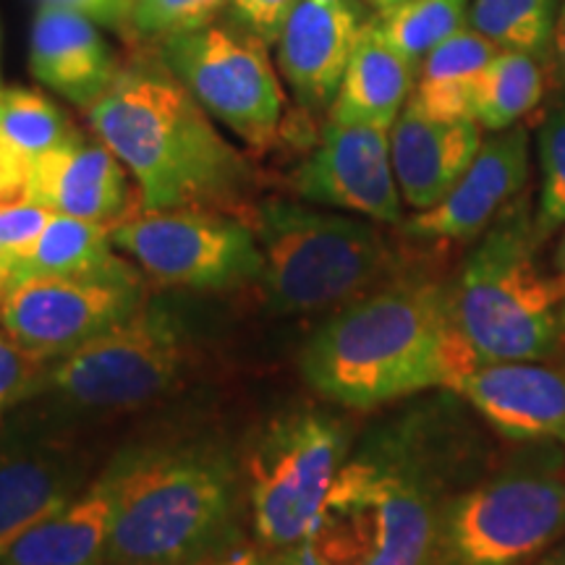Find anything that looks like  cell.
<instances>
[{
    "label": "cell",
    "mask_w": 565,
    "mask_h": 565,
    "mask_svg": "<svg viewBox=\"0 0 565 565\" xmlns=\"http://www.w3.org/2000/svg\"><path fill=\"white\" fill-rule=\"evenodd\" d=\"M242 221L263 252V280L280 312H317L362 296L391 270L377 225L301 204L254 202Z\"/></svg>",
    "instance_id": "7"
},
{
    "label": "cell",
    "mask_w": 565,
    "mask_h": 565,
    "mask_svg": "<svg viewBox=\"0 0 565 565\" xmlns=\"http://www.w3.org/2000/svg\"><path fill=\"white\" fill-rule=\"evenodd\" d=\"M296 6L299 0H231L228 21L270 47L278 45L282 26L291 19Z\"/></svg>",
    "instance_id": "33"
},
{
    "label": "cell",
    "mask_w": 565,
    "mask_h": 565,
    "mask_svg": "<svg viewBox=\"0 0 565 565\" xmlns=\"http://www.w3.org/2000/svg\"><path fill=\"white\" fill-rule=\"evenodd\" d=\"M362 26L353 0H299L278 40V66L303 110L333 105Z\"/></svg>",
    "instance_id": "17"
},
{
    "label": "cell",
    "mask_w": 565,
    "mask_h": 565,
    "mask_svg": "<svg viewBox=\"0 0 565 565\" xmlns=\"http://www.w3.org/2000/svg\"><path fill=\"white\" fill-rule=\"evenodd\" d=\"M116 484L110 469L45 521L26 529L0 565H103L108 561Z\"/></svg>",
    "instance_id": "20"
},
{
    "label": "cell",
    "mask_w": 565,
    "mask_h": 565,
    "mask_svg": "<svg viewBox=\"0 0 565 565\" xmlns=\"http://www.w3.org/2000/svg\"><path fill=\"white\" fill-rule=\"evenodd\" d=\"M466 19L469 0H398L385 6L372 24L419 68L440 42L463 30Z\"/></svg>",
    "instance_id": "26"
},
{
    "label": "cell",
    "mask_w": 565,
    "mask_h": 565,
    "mask_svg": "<svg viewBox=\"0 0 565 565\" xmlns=\"http://www.w3.org/2000/svg\"><path fill=\"white\" fill-rule=\"evenodd\" d=\"M202 565H270V561L259 557L252 550H236V553H228L223 557H212V561L202 563Z\"/></svg>",
    "instance_id": "39"
},
{
    "label": "cell",
    "mask_w": 565,
    "mask_h": 565,
    "mask_svg": "<svg viewBox=\"0 0 565 565\" xmlns=\"http://www.w3.org/2000/svg\"><path fill=\"white\" fill-rule=\"evenodd\" d=\"M110 228L103 223L53 212L51 223L42 231L40 242L26 263L19 267L17 278L26 275H89L100 273L116 263Z\"/></svg>",
    "instance_id": "25"
},
{
    "label": "cell",
    "mask_w": 565,
    "mask_h": 565,
    "mask_svg": "<svg viewBox=\"0 0 565 565\" xmlns=\"http://www.w3.org/2000/svg\"><path fill=\"white\" fill-rule=\"evenodd\" d=\"M76 129L68 124L53 100L34 89H0V139L11 145L21 158L38 160L40 154L55 150L74 137Z\"/></svg>",
    "instance_id": "28"
},
{
    "label": "cell",
    "mask_w": 565,
    "mask_h": 565,
    "mask_svg": "<svg viewBox=\"0 0 565 565\" xmlns=\"http://www.w3.org/2000/svg\"><path fill=\"white\" fill-rule=\"evenodd\" d=\"M542 196L534 215L536 242H545L565 225V105L555 108L540 131Z\"/></svg>",
    "instance_id": "30"
},
{
    "label": "cell",
    "mask_w": 565,
    "mask_h": 565,
    "mask_svg": "<svg viewBox=\"0 0 565 565\" xmlns=\"http://www.w3.org/2000/svg\"><path fill=\"white\" fill-rule=\"evenodd\" d=\"M387 131L372 124L328 121L320 145L294 173V192L312 204L401 225L404 210Z\"/></svg>",
    "instance_id": "13"
},
{
    "label": "cell",
    "mask_w": 565,
    "mask_h": 565,
    "mask_svg": "<svg viewBox=\"0 0 565 565\" xmlns=\"http://www.w3.org/2000/svg\"><path fill=\"white\" fill-rule=\"evenodd\" d=\"M11 282H13V270H11V265L6 263L3 257H0V299H3V294L9 291Z\"/></svg>",
    "instance_id": "41"
},
{
    "label": "cell",
    "mask_w": 565,
    "mask_h": 565,
    "mask_svg": "<svg viewBox=\"0 0 565 565\" xmlns=\"http://www.w3.org/2000/svg\"><path fill=\"white\" fill-rule=\"evenodd\" d=\"M547 58L524 51H500L479 79L475 118L482 129L505 131L540 105L547 89Z\"/></svg>",
    "instance_id": "24"
},
{
    "label": "cell",
    "mask_w": 565,
    "mask_h": 565,
    "mask_svg": "<svg viewBox=\"0 0 565 565\" xmlns=\"http://www.w3.org/2000/svg\"><path fill=\"white\" fill-rule=\"evenodd\" d=\"M110 565H202L236 534L238 479L223 450H145L110 466Z\"/></svg>",
    "instance_id": "4"
},
{
    "label": "cell",
    "mask_w": 565,
    "mask_h": 565,
    "mask_svg": "<svg viewBox=\"0 0 565 565\" xmlns=\"http://www.w3.org/2000/svg\"><path fill=\"white\" fill-rule=\"evenodd\" d=\"M482 450L456 406L398 416L345 458L307 540L330 565H433L443 508L477 477Z\"/></svg>",
    "instance_id": "1"
},
{
    "label": "cell",
    "mask_w": 565,
    "mask_h": 565,
    "mask_svg": "<svg viewBox=\"0 0 565 565\" xmlns=\"http://www.w3.org/2000/svg\"><path fill=\"white\" fill-rule=\"evenodd\" d=\"M270 565H330V563L322 561V555L312 547V542L303 540L299 545L282 547L280 553L273 557Z\"/></svg>",
    "instance_id": "37"
},
{
    "label": "cell",
    "mask_w": 565,
    "mask_h": 565,
    "mask_svg": "<svg viewBox=\"0 0 565 565\" xmlns=\"http://www.w3.org/2000/svg\"><path fill=\"white\" fill-rule=\"evenodd\" d=\"M186 338L171 309L145 301L137 312L47 364L42 391L76 408L110 412L158 398L179 377Z\"/></svg>",
    "instance_id": "9"
},
{
    "label": "cell",
    "mask_w": 565,
    "mask_h": 565,
    "mask_svg": "<svg viewBox=\"0 0 565 565\" xmlns=\"http://www.w3.org/2000/svg\"><path fill=\"white\" fill-rule=\"evenodd\" d=\"M547 84L555 89L557 97H563V105H565V0L555 17L553 40H550Z\"/></svg>",
    "instance_id": "36"
},
{
    "label": "cell",
    "mask_w": 565,
    "mask_h": 565,
    "mask_svg": "<svg viewBox=\"0 0 565 565\" xmlns=\"http://www.w3.org/2000/svg\"><path fill=\"white\" fill-rule=\"evenodd\" d=\"M0 89H3V84H0Z\"/></svg>",
    "instance_id": "43"
},
{
    "label": "cell",
    "mask_w": 565,
    "mask_h": 565,
    "mask_svg": "<svg viewBox=\"0 0 565 565\" xmlns=\"http://www.w3.org/2000/svg\"><path fill=\"white\" fill-rule=\"evenodd\" d=\"M231 0H137L134 3L129 45H160L175 34L202 30L228 11Z\"/></svg>",
    "instance_id": "29"
},
{
    "label": "cell",
    "mask_w": 565,
    "mask_h": 565,
    "mask_svg": "<svg viewBox=\"0 0 565 565\" xmlns=\"http://www.w3.org/2000/svg\"><path fill=\"white\" fill-rule=\"evenodd\" d=\"M482 147V126L475 118L437 121L412 105L391 129V158L401 196L416 212L435 207L461 181Z\"/></svg>",
    "instance_id": "18"
},
{
    "label": "cell",
    "mask_w": 565,
    "mask_h": 565,
    "mask_svg": "<svg viewBox=\"0 0 565 565\" xmlns=\"http://www.w3.org/2000/svg\"><path fill=\"white\" fill-rule=\"evenodd\" d=\"M372 3H377L380 9H385V6H393V3H398V0H372Z\"/></svg>",
    "instance_id": "42"
},
{
    "label": "cell",
    "mask_w": 565,
    "mask_h": 565,
    "mask_svg": "<svg viewBox=\"0 0 565 565\" xmlns=\"http://www.w3.org/2000/svg\"><path fill=\"white\" fill-rule=\"evenodd\" d=\"M51 217V210L26 200L0 204V257L11 265L13 275L26 263Z\"/></svg>",
    "instance_id": "31"
},
{
    "label": "cell",
    "mask_w": 565,
    "mask_h": 565,
    "mask_svg": "<svg viewBox=\"0 0 565 565\" xmlns=\"http://www.w3.org/2000/svg\"><path fill=\"white\" fill-rule=\"evenodd\" d=\"M416 84V66L364 21L343 82L330 105V121L393 129Z\"/></svg>",
    "instance_id": "22"
},
{
    "label": "cell",
    "mask_w": 565,
    "mask_h": 565,
    "mask_svg": "<svg viewBox=\"0 0 565 565\" xmlns=\"http://www.w3.org/2000/svg\"><path fill=\"white\" fill-rule=\"evenodd\" d=\"M47 364L19 349L0 328V419L21 401L42 393Z\"/></svg>",
    "instance_id": "32"
},
{
    "label": "cell",
    "mask_w": 565,
    "mask_h": 565,
    "mask_svg": "<svg viewBox=\"0 0 565 565\" xmlns=\"http://www.w3.org/2000/svg\"><path fill=\"white\" fill-rule=\"evenodd\" d=\"M532 565H565V540L550 547L547 553H542Z\"/></svg>",
    "instance_id": "40"
},
{
    "label": "cell",
    "mask_w": 565,
    "mask_h": 565,
    "mask_svg": "<svg viewBox=\"0 0 565 565\" xmlns=\"http://www.w3.org/2000/svg\"><path fill=\"white\" fill-rule=\"evenodd\" d=\"M158 51L212 118L254 150L275 145L286 97L263 40L231 21H212L202 30L168 38Z\"/></svg>",
    "instance_id": "10"
},
{
    "label": "cell",
    "mask_w": 565,
    "mask_h": 565,
    "mask_svg": "<svg viewBox=\"0 0 565 565\" xmlns=\"http://www.w3.org/2000/svg\"><path fill=\"white\" fill-rule=\"evenodd\" d=\"M557 0H475L466 24L500 51L545 55L553 40Z\"/></svg>",
    "instance_id": "27"
},
{
    "label": "cell",
    "mask_w": 565,
    "mask_h": 565,
    "mask_svg": "<svg viewBox=\"0 0 565 565\" xmlns=\"http://www.w3.org/2000/svg\"><path fill=\"white\" fill-rule=\"evenodd\" d=\"M563 536L565 450L526 443L445 503L433 565H526Z\"/></svg>",
    "instance_id": "6"
},
{
    "label": "cell",
    "mask_w": 565,
    "mask_h": 565,
    "mask_svg": "<svg viewBox=\"0 0 565 565\" xmlns=\"http://www.w3.org/2000/svg\"><path fill=\"white\" fill-rule=\"evenodd\" d=\"M24 200L113 228L131 215L129 171L103 139L89 141L76 131L61 147L32 160Z\"/></svg>",
    "instance_id": "16"
},
{
    "label": "cell",
    "mask_w": 565,
    "mask_h": 565,
    "mask_svg": "<svg viewBox=\"0 0 565 565\" xmlns=\"http://www.w3.org/2000/svg\"><path fill=\"white\" fill-rule=\"evenodd\" d=\"M529 179V131H498L482 141L475 162L435 207L416 212L404 233L424 242H469L482 236L524 192Z\"/></svg>",
    "instance_id": "14"
},
{
    "label": "cell",
    "mask_w": 565,
    "mask_h": 565,
    "mask_svg": "<svg viewBox=\"0 0 565 565\" xmlns=\"http://www.w3.org/2000/svg\"><path fill=\"white\" fill-rule=\"evenodd\" d=\"M299 364L322 398L374 408L456 387L477 362L456 330L450 288L398 280L359 296L317 328Z\"/></svg>",
    "instance_id": "3"
},
{
    "label": "cell",
    "mask_w": 565,
    "mask_h": 565,
    "mask_svg": "<svg viewBox=\"0 0 565 565\" xmlns=\"http://www.w3.org/2000/svg\"><path fill=\"white\" fill-rule=\"evenodd\" d=\"M550 278L555 282V291L561 296V303H563V322H565V231L563 236L557 238L555 249H553V257H550Z\"/></svg>",
    "instance_id": "38"
},
{
    "label": "cell",
    "mask_w": 565,
    "mask_h": 565,
    "mask_svg": "<svg viewBox=\"0 0 565 565\" xmlns=\"http://www.w3.org/2000/svg\"><path fill=\"white\" fill-rule=\"evenodd\" d=\"M82 471L84 466L51 445L0 448V555L84 490Z\"/></svg>",
    "instance_id": "21"
},
{
    "label": "cell",
    "mask_w": 565,
    "mask_h": 565,
    "mask_svg": "<svg viewBox=\"0 0 565 565\" xmlns=\"http://www.w3.org/2000/svg\"><path fill=\"white\" fill-rule=\"evenodd\" d=\"M87 121L139 183V210H217L244 217L254 171L210 113L162 61L137 42Z\"/></svg>",
    "instance_id": "2"
},
{
    "label": "cell",
    "mask_w": 565,
    "mask_h": 565,
    "mask_svg": "<svg viewBox=\"0 0 565 565\" xmlns=\"http://www.w3.org/2000/svg\"><path fill=\"white\" fill-rule=\"evenodd\" d=\"M536 249L534 215L519 196L463 259L450 309L477 364L545 359L561 343L563 303Z\"/></svg>",
    "instance_id": "5"
},
{
    "label": "cell",
    "mask_w": 565,
    "mask_h": 565,
    "mask_svg": "<svg viewBox=\"0 0 565 565\" xmlns=\"http://www.w3.org/2000/svg\"><path fill=\"white\" fill-rule=\"evenodd\" d=\"M32 162L0 139V204L24 200Z\"/></svg>",
    "instance_id": "35"
},
{
    "label": "cell",
    "mask_w": 565,
    "mask_h": 565,
    "mask_svg": "<svg viewBox=\"0 0 565 565\" xmlns=\"http://www.w3.org/2000/svg\"><path fill=\"white\" fill-rule=\"evenodd\" d=\"M121 61L95 21L82 13L38 6L30 42V68L42 84L87 110L116 79Z\"/></svg>",
    "instance_id": "19"
},
{
    "label": "cell",
    "mask_w": 565,
    "mask_h": 565,
    "mask_svg": "<svg viewBox=\"0 0 565 565\" xmlns=\"http://www.w3.org/2000/svg\"><path fill=\"white\" fill-rule=\"evenodd\" d=\"M145 303L126 259L89 275H26L0 299V328L19 349L51 364L121 322Z\"/></svg>",
    "instance_id": "11"
},
{
    "label": "cell",
    "mask_w": 565,
    "mask_h": 565,
    "mask_svg": "<svg viewBox=\"0 0 565 565\" xmlns=\"http://www.w3.org/2000/svg\"><path fill=\"white\" fill-rule=\"evenodd\" d=\"M498 53L500 47L494 42L466 24L419 63L414 92L406 105L437 121L475 118L479 79Z\"/></svg>",
    "instance_id": "23"
},
{
    "label": "cell",
    "mask_w": 565,
    "mask_h": 565,
    "mask_svg": "<svg viewBox=\"0 0 565 565\" xmlns=\"http://www.w3.org/2000/svg\"><path fill=\"white\" fill-rule=\"evenodd\" d=\"M345 458L349 437L333 416L288 414L259 435L246 471L254 529L265 545L291 547L315 532Z\"/></svg>",
    "instance_id": "8"
},
{
    "label": "cell",
    "mask_w": 565,
    "mask_h": 565,
    "mask_svg": "<svg viewBox=\"0 0 565 565\" xmlns=\"http://www.w3.org/2000/svg\"><path fill=\"white\" fill-rule=\"evenodd\" d=\"M38 3L76 11L95 21L97 26H108V30L129 38L134 3L137 0H38Z\"/></svg>",
    "instance_id": "34"
},
{
    "label": "cell",
    "mask_w": 565,
    "mask_h": 565,
    "mask_svg": "<svg viewBox=\"0 0 565 565\" xmlns=\"http://www.w3.org/2000/svg\"><path fill=\"white\" fill-rule=\"evenodd\" d=\"M456 393L500 435L519 443H565V370L526 362H482Z\"/></svg>",
    "instance_id": "15"
},
{
    "label": "cell",
    "mask_w": 565,
    "mask_h": 565,
    "mask_svg": "<svg viewBox=\"0 0 565 565\" xmlns=\"http://www.w3.org/2000/svg\"><path fill=\"white\" fill-rule=\"evenodd\" d=\"M110 238L166 286L231 288L263 278L257 236L228 212L137 210L113 225Z\"/></svg>",
    "instance_id": "12"
}]
</instances>
